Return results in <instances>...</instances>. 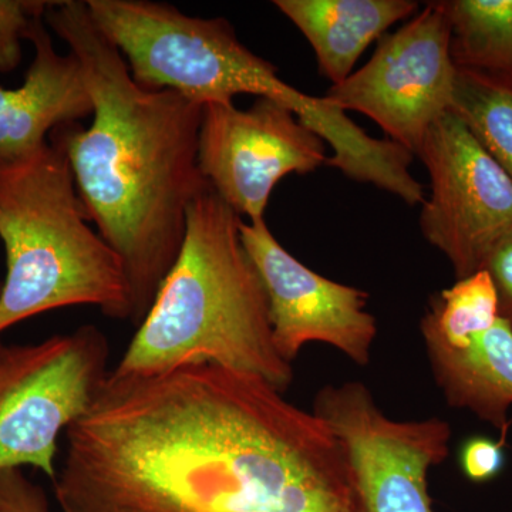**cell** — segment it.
I'll return each mask as SVG.
<instances>
[{
	"label": "cell",
	"instance_id": "obj_1",
	"mask_svg": "<svg viewBox=\"0 0 512 512\" xmlns=\"http://www.w3.org/2000/svg\"><path fill=\"white\" fill-rule=\"evenodd\" d=\"M66 440L62 512H357L328 424L227 367L110 372Z\"/></svg>",
	"mask_w": 512,
	"mask_h": 512
},
{
	"label": "cell",
	"instance_id": "obj_2",
	"mask_svg": "<svg viewBox=\"0 0 512 512\" xmlns=\"http://www.w3.org/2000/svg\"><path fill=\"white\" fill-rule=\"evenodd\" d=\"M45 23L69 46L93 100V121L64 124L63 148L100 237L123 262L140 325L177 261L188 208L208 183L198 167L201 104L136 83L86 2H52Z\"/></svg>",
	"mask_w": 512,
	"mask_h": 512
},
{
	"label": "cell",
	"instance_id": "obj_3",
	"mask_svg": "<svg viewBox=\"0 0 512 512\" xmlns=\"http://www.w3.org/2000/svg\"><path fill=\"white\" fill-rule=\"evenodd\" d=\"M241 220L210 184L197 195L177 261L111 373L153 376L210 363L262 377L282 393L291 386L293 367L275 348Z\"/></svg>",
	"mask_w": 512,
	"mask_h": 512
},
{
	"label": "cell",
	"instance_id": "obj_4",
	"mask_svg": "<svg viewBox=\"0 0 512 512\" xmlns=\"http://www.w3.org/2000/svg\"><path fill=\"white\" fill-rule=\"evenodd\" d=\"M89 221L72 167L55 141L0 165V239L6 252L0 335L69 306H96L111 319L131 320L126 269Z\"/></svg>",
	"mask_w": 512,
	"mask_h": 512
},
{
	"label": "cell",
	"instance_id": "obj_5",
	"mask_svg": "<svg viewBox=\"0 0 512 512\" xmlns=\"http://www.w3.org/2000/svg\"><path fill=\"white\" fill-rule=\"evenodd\" d=\"M86 6L144 89L173 90L201 106L252 94L284 104L312 131L332 119L325 97L285 83L274 64L242 45L227 19L195 18L148 0H86Z\"/></svg>",
	"mask_w": 512,
	"mask_h": 512
},
{
	"label": "cell",
	"instance_id": "obj_6",
	"mask_svg": "<svg viewBox=\"0 0 512 512\" xmlns=\"http://www.w3.org/2000/svg\"><path fill=\"white\" fill-rule=\"evenodd\" d=\"M109 356L94 325L28 345L0 339V473L32 467L55 481L60 436L92 406Z\"/></svg>",
	"mask_w": 512,
	"mask_h": 512
},
{
	"label": "cell",
	"instance_id": "obj_7",
	"mask_svg": "<svg viewBox=\"0 0 512 512\" xmlns=\"http://www.w3.org/2000/svg\"><path fill=\"white\" fill-rule=\"evenodd\" d=\"M312 412L348 451L357 512H433L427 477L450 453L447 421L390 419L360 382L322 387Z\"/></svg>",
	"mask_w": 512,
	"mask_h": 512
},
{
	"label": "cell",
	"instance_id": "obj_8",
	"mask_svg": "<svg viewBox=\"0 0 512 512\" xmlns=\"http://www.w3.org/2000/svg\"><path fill=\"white\" fill-rule=\"evenodd\" d=\"M450 40L447 16L437 2H427L416 18L384 35L369 62L330 86L325 97L370 117L389 140L417 156L427 131L453 106L457 67Z\"/></svg>",
	"mask_w": 512,
	"mask_h": 512
},
{
	"label": "cell",
	"instance_id": "obj_9",
	"mask_svg": "<svg viewBox=\"0 0 512 512\" xmlns=\"http://www.w3.org/2000/svg\"><path fill=\"white\" fill-rule=\"evenodd\" d=\"M417 157L430 175L423 202L424 238L453 266L457 279L483 271L512 228V180L453 111L427 131Z\"/></svg>",
	"mask_w": 512,
	"mask_h": 512
},
{
	"label": "cell",
	"instance_id": "obj_10",
	"mask_svg": "<svg viewBox=\"0 0 512 512\" xmlns=\"http://www.w3.org/2000/svg\"><path fill=\"white\" fill-rule=\"evenodd\" d=\"M325 141L284 104L259 97L247 110L234 103L202 107L198 167L238 217L265 220L272 191L289 174L326 164Z\"/></svg>",
	"mask_w": 512,
	"mask_h": 512
},
{
	"label": "cell",
	"instance_id": "obj_11",
	"mask_svg": "<svg viewBox=\"0 0 512 512\" xmlns=\"http://www.w3.org/2000/svg\"><path fill=\"white\" fill-rule=\"evenodd\" d=\"M239 234L264 285L272 339L282 359L292 365L303 346L319 342L366 366L377 336L367 293L303 265L279 244L265 220H241Z\"/></svg>",
	"mask_w": 512,
	"mask_h": 512
},
{
	"label": "cell",
	"instance_id": "obj_12",
	"mask_svg": "<svg viewBox=\"0 0 512 512\" xmlns=\"http://www.w3.org/2000/svg\"><path fill=\"white\" fill-rule=\"evenodd\" d=\"M43 18L26 35L35 57L25 82L18 89L0 86V165L32 156L49 143L55 128L93 114L80 63L73 53L56 52Z\"/></svg>",
	"mask_w": 512,
	"mask_h": 512
},
{
	"label": "cell",
	"instance_id": "obj_13",
	"mask_svg": "<svg viewBox=\"0 0 512 512\" xmlns=\"http://www.w3.org/2000/svg\"><path fill=\"white\" fill-rule=\"evenodd\" d=\"M420 330L431 373L447 403L473 413L505 437L512 406L511 326L498 318L468 332Z\"/></svg>",
	"mask_w": 512,
	"mask_h": 512
},
{
	"label": "cell",
	"instance_id": "obj_14",
	"mask_svg": "<svg viewBox=\"0 0 512 512\" xmlns=\"http://www.w3.org/2000/svg\"><path fill=\"white\" fill-rule=\"evenodd\" d=\"M274 5L311 43L319 72L345 82L363 52L386 30L413 16V0H275Z\"/></svg>",
	"mask_w": 512,
	"mask_h": 512
},
{
	"label": "cell",
	"instance_id": "obj_15",
	"mask_svg": "<svg viewBox=\"0 0 512 512\" xmlns=\"http://www.w3.org/2000/svg\"><path fill=\"white\" fill-rule=\"evenodd\" d=\"M457 69L512 74V0H439Z\"/></svg>",
	"mask_w": 512,
	"mask_h": 512
},
{
	"label": "cell",
	"instance_id": "obj_16",
	"mask_svg": "<svg viewBox=\"0 0 512 512\" xmlns=\"http://www.w3.org/2000/svg\"><path fill=\"white\" fill-rule=\"evenodd\" d=\"M451 111L512 180V74L457 69Z\"/></svg>",
	"mask_w": 512,
	"mask_h": 512
},
{
	"label": "cell",
	"instance_id": "obj_17",
	"mask_svg": "<svg viewBox=\"0 0 512 512\" xmlns=\"http://www.w3.org/2000/svg\"><path fill=\"white\" fill-rule=\"evenodd\" d=\"M52 2L43 0H0V73L18 69L22 42L37 19L45 16Z\"/></svg>",
	"mask_w": 512,
	"mask_h": 512
},
{
	"label": "cell",
	"instance_id": "obj_18",
	"mask_svg": "<svg viewBox=\"0 0 512 512\" xmlns=\"http://www.w3.org/2000/svg\"><path fill=\"white\" fill-rule=\"evenodd\" d=\"M0 512H50L49 498L22 470L2 471Z\"/></svg>",
	"mask_w": 512,
	"mask_h": 512
},
{
	"label": "cell",
	"instance_id": "obj_19",
	"mask_svg": "<svg viewBox=\"0 0 512 512\" xmlns=\"http://www.w3.org/2000/svg\"><path fill=\"white\" fill-rule=\"evenodd\" d=\"M483 271L490 275L497 292L500 318L512 328V228L491 249Z\"/></svg>",
	"mask_w": 512,
	"mask_h": 512
},
{
	"label": "cell",
	"instance_id": "obj_20",
	"mask_svg": "<svg viewBox=\"0 0 512 512\" xmlns=\"http://www.w3.org/2000/svg\"><path fill=\"white\" fill-rule=\"evenodd\" d=\"M504 467L503 444L485 437L466 441L461 450V468L468 480L485 483L493 480Z\"/></svg>",
	"mask_w": 512,
	"mask_h": 512
},
{
	"label": "cell",
	"instance_id": "obj_21",
	"mask_svg": "<svg viewBox=\"0 0 512 512\" xmlns=\"http://www.w3.org/2000/svg\"><path fill=\"white\" fill-rule=\"evenodd\" d=\"M2 286H3V284H2V282H0V295H2Z\"/></svg>",
	"mask_w": 512,
	"mask_h": 512
}]
</instances>
